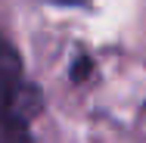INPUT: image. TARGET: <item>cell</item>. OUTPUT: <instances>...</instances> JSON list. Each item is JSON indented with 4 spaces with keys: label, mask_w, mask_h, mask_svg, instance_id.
Listing matches in <instances>:
<instances>
[{
    "label": "cell",
    "mask_w": 146,
    "mask_h": 143,
    "mask_svg": "<svg viewBox=\"0 0 146 143\" xmlns=\"http://www.w3.org/2000/svg\"><path fill=\"white\" fill-rule=\"evenodd\" d=\"M22 84V59L16 53V47L0 34V103Z\"/></svg>",
    "instance_id": "6da1fadb"
},
{
    "label": "cell",
    "mask_w": 146,
    "mask_h": 143,
    "mask_svg": "<svg viewBox=\"0 0 146 143\" xmlns=\"http://www.w3.org/2000/svg\"><path fill=\"white\" fill-rule=\"evenodd\" d=\"M65 3H75V0H65Z\"/></svg>",
    "instance_id": "7a4b0ae2"
},
{
    "label": "cell",
    "mask_w": 146,
    "mask_h": 143,
    "mask_svg": "<svg viewBox=\"0 0 146 143\" xmlns=\"http://www.w3.org/2000/svg\"><path fill=\"white\" fill-rule=\"evenodd\" d=\"M0 143H3V140H0Z\"/></svg>",
    "instance_id": "3957f363"
}]
</instances>
